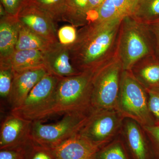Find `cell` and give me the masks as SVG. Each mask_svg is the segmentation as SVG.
<instances>
[{"label":"cell","instance_id":"obj_1","mask_svg":"<svg viewBox=\"0 0 159 159\" xmlns=\"http://www.w3.org/2000/svg\"><path fill=\"white\" fill-rule=\"evenodd\" d=\"M122 19L90 22L77 31L76 41L69 46L71 63L76 70L94 71L116 56Z\"/></svg>","mask_w":159,"mask_h":159},{"label":"cell","instance_id":"obj_2","mask_svg":"<svg viewBox=\"0 0 159 159\" xmlns=\"http://www.w3.org/2000/svg\"><path fill=\"white\" fill-rule=\"evenodd\" d=\"M94 71H85L71 77L60 78L47 101L24 119L42 121L55 115L73 112H89L92 79Z\"/></svg>","mask_w":159,"mask_h":159},{"label":"cell","instance_id":"obj_3","mask_svg":"<svg viewBox=\"0 0 159 159\" xmlns=\"http://www.w3.org/2000/svg\"><path fill=\"white\" fill-rule=\"evenodd\" d=\"M157 56L153 39L146 23L132 16L122 18L116 56L123 70L129 71L145 57Z\"/></svg>","mask_w":159,"mask_h":159},{"label":"cell","instance_id":"obj_4","mask_svg":"<svg viewBox=\"0 0 159 159\" xmlns=\"http://www.w3.org/2000/svg\"><path fill=\"white\" fill-rule=\"evenodd\" d=\"M117 110L142 127L155 123L148 108L147 90L130 70L122 71Z\"/></svg>","mask_w":159,"mask_h":159},{"label":"cell","instance_id":"obj_5","mask_svg":"<svg viewBox=\"0 0 159 159\" xmlns=\"http://www.w3.org/2000/svg\"><path fill=\"white\" fill-rule=\"evenodd\" d=\"M123 71L116 56L94 71L91 96L93 109L117 110Z\"/></svg>","mask_w":159,"mask_h":159},{"label":"cell","instance_id":"obj_6","mask_svg":"<svg viewBox=\"0 0 159 159\" xmlns=\"http://www.w3.org/2000/svg\"><path fill=\"white\" fill-rule=\"evenodd\" d=\"M92 111L65 114L61 120L51 124H44L39 120L32 121L31 139L42 146L54 149L79 133Z\"/></svg>","mask_w":159,"mask_h":159},{"label":"cell","instance_id":"obj_7","mask_svg":"<svg viewBox=\"0 0 159 159\" xmlns=\"http://www.w3.org/2000/svg\"><path fill=\"white\" fill-rule=\"evenodd\" d=\"M125 118L116 109H93L79 134L102 148L113 141Z\"/></svg>","mask_w":159,"mask_h":159},{"label":"cell","instance_id":"obj_8","mask_svg":"<svg viewBox=\"0 0 159 159\" xmlns=\"http://www.w3.org/2000/svg\"><path fill=\"white\" fill-rule=\"evenodd\" d=\"M27 28L52 43L58 42L56 23L32 0H25L16 16Z\"/></svg>","mask_w":159,"mask_h":159},{"label":"cell","instance_id":"obj_9","mask_svg":"<svg viewBox=\"0 0 159 159\" xmlns=\"http://www.w3.org/2000/svg\"><path fill=\"white\" fill-rule=\"evenodd\" d=\"M32 122L10 113L1 123L0 149L22 145L30 141Z\"/></svg>","mask_w":159,"mask_h":159},{"label":"cell","instance_id":"obj_10","mask_svg":"<svg viewBox=\"0 0 159 159\" xmlns=\"http://www.w3.org/2000/svg\"><path fill=\"white\" fill-rule=\"evenodd\" d=\"M13 72L14 77L8 99L11 110L19 107L34 86L49 73L45 68Z\"/></svg>","mask_w":159,"mask_h":159},{"label":"cell","instance_id":"obj_11","mask_svg":"<svg viewBox=\"0 0 159 159\" xmlns=\"http://www.w3.org/2000/svg\"><path fill=\"white\" fill-rule=\"evenodd\" d=\"M60 77L47 74L32 89L19 107L11 110V113L24 118L41 106L51 97Z\"/></svg>","mask_w":159,"mask_h":159},{"label":"cell","instance_id":"obj_12","mask_svg":"<svg viewBox=\"0 0 159 159\" xmlns=\"http://www.w3.org/2000/svg\"><path fill=\"white\" fill-rule=\"evenodd\" d=\"M44 53L46 68L50 74L64 78L81 73L72 65L69 46L63 45L59 42L53 43Z\"/></svg>","mask_w":159,"mask_h":159},{"label":"cell","instance_id":"obj_13","mask_svg":"<svg viewBox=\"0 0 159 159\" xmlns=\"http://www.w3.org/2000/svg\"><path fill=\"white\" fill-rule=\"evenodd\" d=\"M123 125L125 142L132 159H154L142 126L129 119L124 120Z\"/></svg>","mask_w":159,"mask_h":159},{"label":"cell","instance_id":"obj_14","mask_svg":"<svg viewBox=\"0 0 159 159\" xmlns=\"http://www.w3.org/2000/svg\"><path fill=\"white\" fill-rule=\"evenodd\" d=\"M100 148L78 134L54 150L57 159H96Z\"/></svg>","mask_w":159,"mask_h":159},{"label":"cell","instance_id":"obj_15","mask_svg":"<svg viewBox=\"0 0 159 159\" xmlns=\"http://www.w3.org/2000/svg\"><path fill=\"white\" fill-rule=\"evenodd\" d=\"M20 23L16 16L8 14L0 19V60L8 59L15 51Z\"/></svg>","mask_w":159,"mask_h":159},{"label":"cell","instance_id":"obj_16","mask_svg":"<svg viewBox=\"0 0 159 159\" xmlns=\"http://www.w3.org/2000/svg\"><path fill=\"white\" fill-rule=\"evenodd\" d=\"M130 71L146 89L159 87V58L156 55L139 61Z\"/></svg>","mask_w":159,"mask_h":159},{"label":"cell","instance_id":"obj_17","mask_svg":"<svg viewBox=\"0 0 159 159\" xmlns=\"http://www.w3.org/2000/svg\"><path fill=\"white\" fill-rule=\"evenodd\" d=\"M0 63L9 64L13 71L37 68H46L44 51L39 50L15 51L9 58L0 60Z\"/></svg>","mask_w":159,"mask_h":159},{"label":"cell","instance_id":"obj_18","mask_svg":"<svg viewBox=\"0 0 159 159\" xmlns=\"http://www.w3.org/2000/svg\"><path fill=\"white\" fill-rule=\"evenodd\" d=\"M63 21L77 28L89 23L88 0H66Z\"/></svg>","mask_w":159,"mask_h":159},{"label":"cell","instance_id":"obj_19","mask_svg":"<svg viewBox=\"0 0 159 159\" xmlns=\"http://www.w3.org/2000/svg\"><path fill=\"white\" fill-rule=\"evenodd\" d=\"M53 43H54L46 39L20 23L15 51L35 50L45 51Z\"/></svg>","mask_w":159,"mask_h":159},{"label":"cell","instance_id":"obj_20","mask_svg":"<svg viewBox=\"0 0 159 159\" xmlns=\"http://www.w3.org/2000/svg\"><path fill=\"white\" fill-rule=\"evenodd\" d=\"M132 16L145 23L158 18L159 0H139Z\"/></svg>","mask_w":159,"mask_h":159},{"label":"cell","instance_id":"obj_21","mask_svg":"<svg viewBox=\"0 0 159 159\" xmlns=\"http://www.w3.org/2000/svg\"><path fill=\"white\" fill-rule=\"evenodd\" d=\"M96 159H129L124 143L120 139H115L100 148Z\"/></svg>","mask_w":159,"mask_h":159},{"label":"cell","instance_id":"obj_22","mask_svg":"<svg viewBox=\"0 0 159 159\" xmlns=\"http://www.w3.org/2000/svg\"><path fill=\"white\" fill-rule=\"evenodd\" d=\"M45 11L56 23L63 21L66 0H32Z\"/></svg>","mask_w":159,"mask_h":159},{"label":"cell","instance_id":"obj_23","mask_svg":"<svg viewBox=\"0 0 159 159\" xmlns=\"http://www.w3.org/2000/svg\"><path fill=\"white\" fill-rule=\"evenodd\" d=\"M14 72L9 64L0 63V97L9 99L11 92Z\"/></svg>","mask_w":159,"mask_h":159},{"label":"cell","instance_id":"obj_24","mask_svg":"<svg viewBox=\"0 0 159 159\" xmlns=\"http://www.w3.org/2000/svg\"><path fill=\"white\" fill-rule=\"evenodd\" d=\"M122 19L113 0H105L97 10L95 18L92 21L107 22Z\"/></svg>","mask_w":159,"mask_h":159},{"label":"cell","instance_id":"obj_25","mask_svg":"<svg viewBox=\"0 0 159 159\" xmlns=\"http://www.w3.org/2000/svg\"><path fill=\"white\" fill-rule=\"evenodd\" d=\"M26 159H57V158L54 149L42 146L31 139Z\"/></svg>","mask_w":159,"mask_h":159},{"label":"cell","instance_id":"obj_26","mask_svg":"<svg viewBox=\"0 0 159 159\" xmlns=\"http://www.w3.org/2000/svg\"><path fill=\"white\" fill-rule=\"evenodd\" d=\"M31 140L22 145L0 149V159H26Z\"/></svg>","mask_w":159,"mask_h":159},{"label":"cell","instance_id":"obj_27","mask_svg":"<svg viewBox=\"0 0 159 159\" xmlns=\"http://www.w3.org/2000/svg\"><path fill=\"white\" fill-rule=\"evenodd\" d=\"M142 128L149 140L154 159H159V123Z\"/></svg>","mask_w":159,"mask_h":159},{"label":"cell","instance_id":"obj_28","mask_svg":"<svg viewBox=\"0 0 159 159\" xmlns=\"http://www.w3.org/2000/svg\"><path fill=\"white\" fill-rule=\"evenodd\" d=\"M76 27L72 25L63 26L57 31L58 42L63 45L70 46L77 39V31Z\"/></svg>","mask_w":159,"mask_h":159},{"label":"cell","instance_id":"obj_29","mask_svg":"<svg viewBox=\"0 0 159 159\" xmlns=\"http://www.w3.org/2000/svg\"><path fill=\"white\" fill-rule=\"evenodd\" d=\"M147 90L148 108L155 123H159V87Z\"/></svg>","mask_w":159,"mask_h":159},{"label":"cell","instance_id":"obj_30","mask_svg":"<svg viewBox=\"0 0 159 159\" xmlns=\"http://www.w3.org/2000/svg\"><path fill=\"white\" fill-rule=\"evenodd\" d=\"M139 0H113L120 16H132Z\"/></svg>","mask_w":159,"mask_h":159},{"label":"cell","instance_id":"obj_31","mask_svg":"<svg viewBox=\"0 0 159 159\" xmlns=\"http://www.w3.org/2000/svg\"><path fill=\"white\" fill-rule=\"evenodd\" d=\"M25 0H1V3L9 15L16 16Z\"/></svg>","mask_w":159,"mask_h":159},{"label":"cell","instance_id":"obj_32","mask_svg":"<svg viewBox=\"0 0 159 159\" xmlns=\"http://www.w3.org/2000/svg\"><path fill=\"white\" fill-rule=\"evenodd\" d=\"M146 24L153 39L156 54L159 58V18Z\"/></svg>","mask_w":159,"mask_h":159},{"label":"cell","instance_id":"obj_33","mask_svg":"<svg viewBox=\"0 0 159 159\" xmlns=\"http://www.w3.org/2000/svg\"><path fill=\"white\" fill-rule=\"evenodd\" d=\"M105 0H88L89 23L94 20L99 7Z\"/></svg>","mask_w":159,"mask_h":159},{"label":"cell","instance_id":"obj_34","mask_svg":"<svg viewBox=\"0 0 159 159\" xmlns=\"http://www.w3.org/2000/svg\"><path fill=\"white\" fill-rule=\"evenodd\" d=\"M7 15H8V13H7L5 8H4V7L1 3V5H0V16H1V17L6 16Z\"/></svg>","mask_w":159,"mask_h":159}]
</instances>
